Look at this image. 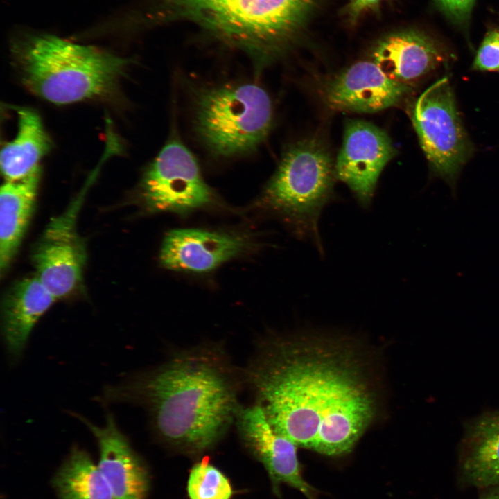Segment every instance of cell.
<instances>
[{
    "label": "cell",
    "instance_id": "2",
    "mask_svg": "<svg viewBox=\"0 0 499 499\" xmlns=\"http://www.w3.org/2000/svg\"><path fill=\"white\" fill-rule=\"evenodd\" d=\"M240 382L221 347L202 344L105 388L103 400L142 405L161 440L199 454L213 447L236 421Z\"/></svg>",
    "mask_w": 499,
    "mask_h": 499
},
{
    "label": "cell",
    "instance_id": "23",
    "mask_svg": "<svg viewBox=\"0 0 499 499\" xmlns=\"http://www.w3.org/2000/svg\"><path fill=\"white\" fill-rule=\"evenodd\" d=\"M442 11L453 21L464 22L470 16L475 0H435Z\"/></svg>",
    "mask_w": 499,
    "mask_h": 499
},
{
    "label": "cell",
    "instance_id": "4",
    "mask_svg": "<svg viewBox=\"0 0 499 499\" xmlns=\"http://www.w3.org/2000/svg\"><path fill=\"white\" fill-rule=\"evenodd\" d=\"M319 0H155L156 18L203 27L261 61L277 55L305 28ZM155 17L154 18H155Z\"/></svg>",
    "mask_w": 499,
    "mask_h": 499
},
{
    "label": "cell",
    "instance_id": "7",
    "mask_svg": "<svg viewBox=\"0 0 499 499\" xmlns=\"http://www.w3.org/2000/svg\"><path fill=\"white\" fill-rule=\"evenodd\" d=\"M410 118L432 172L455 191L457 175L472 148L447 77L435 82L417 98Z\"/></svg>",
    "mask_w": 499,
    "mask_h": 499
},
{
    "label": "cell",
    "instance_id": "19",
    "mask_svg": "<svg viewBox=\"0 0 499 499\" xmlns=\"http://www.w3.org/2000/svg\"><path fill=\"white\" fill-rule=\"evenodd\" d=\"M15 137L1 148L0 167L5 180H16L39 167L49 151L51 141L36 111L20 107Z\"/></svg>",
    "mask_w": 499,
    "mask_h": 499
},
{
    "label": "cell",
    "instance_id": "17",
    "mask_svg": "<svg viewBox=\"0 0 499 499\" xmlns=\"http://www.w3.org/2000/svg\"><path fill=\"white\" fill-rule=\"evenodd\" d=\"M56 301L34 275L14 283L1 304L2 334L8 355L21 357L37 322Z\"/></svg>",
    "mask_w": 499,
    "mask_h": 499
},
{
    "label": "cell",
    "instance_id": "13",
    "mask_svg": "<svg viewBox=\"0 0 499 499\" xmlns=\"http://www.w3.org/2000/svg\"><path fill=\"white\" fill-rule=\"evenodd\" d=\"M90 430L99 449L98 467L114 499H146L149 476L143 462L118 428L112 413L106 414L103 426L71 413Z\"/></svg>",
    "mask_w": 499,
    "mask_h": 499
},
{
    "label": "cell",
    "instance_id": "5",
    "mask_svg": "<svg viewBox=\"0 0 499 499\" xmlns=\"http://www.w3.org/2000/svg\"><path fill=\"white\" fill-rule=\"evenodd\" d=\"M335 177V163L325 146L315 139H307L285 152L263 195L265 204L320 253L323 247L319 218L333 199Z\"/></svg>",
    "mask_w": 499,
    "mask_h": 499
},
{
    "label": "cell",
    "instance_id": "10",
    "mask_svg": "<svg viewBox=\"0 0 499 499\" xmlns=\"http://www.w3.org/2000/svg\"><path fill=\"white\" fill-rule=\"evenodd\" d=\"M396 155L391 139L382 129L365 121H348L335 162L337 179L346 184L364 207L372 200L379 176Z\"/></svg>",
    "mask_w": 499,
    "mask_h": 499
},
{
    "label": "cell",
    "instance_id": "25",
    "mask_svg": "<svg viewBox=\"0 0 499 499\" xmlns=\"http://www.w3.org/2000/svg\"><path fill=\"white\" fill-rule=\"evenodd\" d=\"M479 499H499V486L484 489Z\"/></svg>",
    "mask_w": 499,
    "mask_h": 499
},
{
    "label": "cell",
    "instance_id": "15",
    "mask_svg": "<svg viewBox=\"0 0 499 499\" xmlns=\"http://www.w3.org/2000/svg\"><path fill=\"white\" fill-rule=\"evenodd\" d=\"M459 447L462 482L487 489L499 486V410L464 422Z\"/></svg>",
    "mask_w": 499,
    "mask_h": 499
},
{
    "label": "cell",
    "instance_id": "20",
    "mask_svg": "<svg viewBox=\"0 0 499 499\" xmlns=\"http://www.w3.org/2000/svg\"><path fill=\"white\" fill-rule=\"evenodd\" d=\"M53 484L60 499H114L98 466L78 448L71 450Z\"/></svg>",
    "mask_w": 499,
    "mask_h": 499
},
{
    "label": "cell",
    "instance_id": "3",
    "mask_svg": "<svg viewBox=\"0 0 499 499\" xmlns=\"http://www.w3.org/2000/svg\"><path fill=\"white\" fill-rule=\"evenodd\" d=\"M11 53L26 88L56 105L112 96L132 61L44 33L18 36Z\"/></svg>",
    "mask_w": 499,
    "mask_h": 499
},
{
    "label": "cell",
    "instance_id": "21",
    "mask_svg": "<svg viewBox=\"0 0 499 499\" xmlns=\"http://www.w3.org/2000/svg\"><path fill=\"white\" fill-rule=\"evenodd\" d=\"M187 491L190 499H229L232 495L228 479L205 461L197 463L191 469Z\"/></svg>",
    "mask_w": 499,
    "mask_h": 499
},
{
    "label": "cell",
    "instance_id": "24",
    "mask_svg": "<svg viewBox=\"0 0 499 499\" xmlns=\"http://www.w3.org/2000/svg\"><path fill=\"white\" fill-rule=\"evenodd\" d=\"M383 0H349L344 8V14L349 22L355 24L359 18L369 10L378 12Z\"/></svg>",
    "mask_w": 499,
    "mask_h": 499
},
{
    "label": "cell",
    "instance_id": "16",
    "mask_svg": "<svg viewBox=\"0 0 499 499\" xmlns=\"http://www.w3.org/2000/svg\"><path fill=\"white\" fill-rule=\"evenodd\" d=\"M439 46L416 30H403L383 38L372 53L373 62L392 80L410 85L443 61Z\"/></svg>",
    "mask_w": 499,
    "mask_h": 499
},
{
    "label": "cell",
    "instance_id": "8",
    "mask_svg": "<svg viewBox=\"0 0 499 499\" xmlns=\"http://www.w3.org/2000/svg\"><path fill=\"white\" fill-rule=\"evenodd\" d=\"M140 191L146 206L152 211L185 213L213 200L195 158L177 141L168 143L150 164Z\"/></svg>",
    "mask_w": 499,
    "mask_h": 499
},
{
    "label": "cell",
    "instance_id": "12",
    "mask_svg": "<svg viewBox=\"0 0 499 499\" xmlns=\"http://www.w3.org/2000/svg\"><path fill=\"white\" fill-rule=\"evenodd\" d=\"M411 90L410 85L388 78L373 61H363L331 79L324 96L332 109L373 113L398 104Z\"/></svg>",
    "mask_w": 499,
    "mask_h": 499
},
{
    "label": "cell",
    "instance_id": "6",
    "mask_svg": "<svg viewBox=\"0 0 499 499\" xmlns=\"http://www.w3.org/2000/svg\"><path fill=\"white\" fill-rule=\"evenodd\" d=\"M272 103L254 84L230 85L203 91L196 105V128L215 154L234 156L254 150L266 137Z\"/></svg>",
    "mask_w": 499,
    "mask_h": 499
},
{
    "label": "cell",
    "instance_id": "11",
    "mask_svg": "<svg viewBox=\"0 0 499 499\" xmlns=\"http://www.w3.org/2000/svg\"><path fill=\"white\" fill-rule=\"evenodd\" d=\"M235 421L240 438L264 466L276 494L280 493V484H286L307 499H318L315 489L302 475L297 446L274 428L259 405L241 407Z\"/></svg>",
    "mask_w": 499,
    "mask_h": 499
},
{
    "label": "cell",
    "instance_id": "1",
    "mask_svg": "<svg viewBox=\"0 0 499 499\" xmlns=\"http://www.w3.org/2000/svg\"><path fill=\"white\" fill-rule=\"evenodd\" d=\"M362 349L344 336L271 335L259 343L243 379L274 428L297 447L344 455L378 411L377 387Z\"/></svg>",
    "mask_w": 499,
    "mask_h": 499
},
{
    "label": "cell",
    "instance_id": "14",
    "mask_svg": "<svg viewBox=\"0 0 499 499\" xmlns=\"http://www.w3.org/2000/svg\"><path fill=\"white\" fill-rule=\"evenodd\" d=\"M247 246L245 238L238 235L197 229H174L164 238L159 261L169 270L207 272L239 255Z\"/></svg>",
    "mask_w": 499,
    "mask_h": 499
},
{
    "label": "cell",
    "instance_id": "22",
    "mask_svg": "<svg viewBox=\"0 0 499 499\" xmlns=\"http://www.w3.org/2000/svg\"><path fill=\"white\" fill-rule=\"evenodd\" d=\"M473 70L499 71V31L487 34L475 58Z\"/></svg>",
    "mask_w": 499,
    "mask_h": 499
},
{
    "label": "cell",
    "instance_id": "9",
    "mask_svg": "<svg viewBox=\"0 0 499 499\" xmlns=\"http://www.w3.org/2000/svg\"><path fill=\"white\" fill-rule=\"evenodd\" d=\"M84 194L51 218L32 253L35 275L56 300L72 295L82 283L87 254L76 220Z\"/></svg>",
    "mask_w": 499,
    "mask_h": 499
},
{
    "label": "cell",
    "instance_id": "18",
    "mask_svg": "<svg viewBox=\"0 0 499 499\" xmlns=\"http://www.w3.org/2000/svg\"><path fill=\"white\" fill-rule=\"evenodd\" d=\"M41 177L40 166L16 180H5L0 191V272L9 268L32 218Z\"/></svg>",
    "mask_w": 499,
    "mask_h": 499
}]
</instances>
